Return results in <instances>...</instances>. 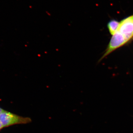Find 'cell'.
I'll return each mask as SVG.
<instances>
[{
	"mask_svg": "<svg viewBox=\"0 0 133 133\" xmlns=\"http://www.w3.org/2000/svg\"><path fill=\"white\" fill-rule=\"evenodd\" d=\"M133 41V15L124 18L120 22L118 30L112 36L101 61L114 51Z\"/></svg>",
	"mask_w": 133,
	"mask_h": 133,
	"instance_id": "6da1fadb",
	"label": "cell"
},
{
	"mask_svg": "<svg viewBox=\"0 0 133 133\" xmlns=\"http://www.w3.org/2000/svg\"><path fill=\"white\" fill-rule=\"evenodd\" d=\"M31 121L29 117L19 116L5 110L0 114V122L3 128L17 124H28Z\"/></svg>",
	"mask_w": 133,
	"mask_h": 133,
	"instance_id": "7a4b0ae2",
	"label": "cell"
},
{
	"mask_svg": "<svg viewBox=\"0 0 133 133\" xmlns=\"http://www.w3.org/2000/svg\"><path fill=\"white\" fill-rule=\"evenodd\" d=\"M120 22L115 20L109 21L107 24V28L109 33L112 36L116 33L119 26Z\"/></svg>",
	"mask_w": 133,
	"mask_h": 133,
	"instance_id": "3957f363",
	"label": "cell"
},
{
	"mask_svg": "<svg viewBox=\"0 0 133 133\" xmlns=\"http://www.w3.org/2000/svg\"><path fill=\"white\" fill-rule=\"evenodd\" d=\"M4 111H5V110H3L2 108H0V114H1V113H2Z\"/></svg>",
	"mask_w": 133,
	"mask_h": 133,
	"instance_id": "277c9868",
	"label": "cell"
},
{
	"mask_svg": "<svg viewBox=\"0 0 133 133\" xmlns=\"http://www.w3.org/2000/svg\"><path fill=\"white\" fill-rule=\"evenodd\" d=\"M3 128V127L2 124L1 123V122H0V130H1Z\"/></svg>",
	"mask_w": 133,
	"mask_h": 133,
	"instance_id": "5b68a950",
	"label": "cell"
}]
</instances>
